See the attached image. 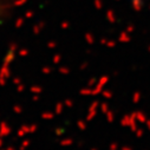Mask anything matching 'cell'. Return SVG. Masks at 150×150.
Segmentation results:
<instances>
[{
  "label": "cell",
  "instance_id": "1",
  "mask_svg": "<svg viewBox=\"0 0 150 150\" xmlns=\"http://www.w3.org/2000/svg\"><path fill=\"white\" fill-rule=\"evenodd\" d=\"M139 97H141V93H139V92H136V93H135V96H134V100L137 103V102H138V99H139Z\"/></svg>",
  "mask_w": 150,
  "mask_h": 150
},
{
  "label": "cell",
  "instance_id": "2",
  "mask_svg": "<svg viewBox=\"0 0 150 150\" xmlns=\"http://www.w3.org/2000/svg\"><path fill=\"white\" fill-rule=\"evenodd\" d=\"M145 123H146V127H148V129H150V120H149V121H146Z\"/></svg>",
  "mask_w": 150,
  "mask_h": 150
},
{
  "label": "cell",
  "instance_id": "3",
  "mask_svg": "<svg viewBox=\"0 0 150 150\" xmlns=\"http://www.w3.org/2000/svg\"><path fill=\"white\" fill-rule=\"evenodd\" d=\"M142 135H143V131H141V130H139V131L137 132V136H142Z\"/></svg>",
  "mask_w": 150,
  "mask_h": 150
}]
</instances>
